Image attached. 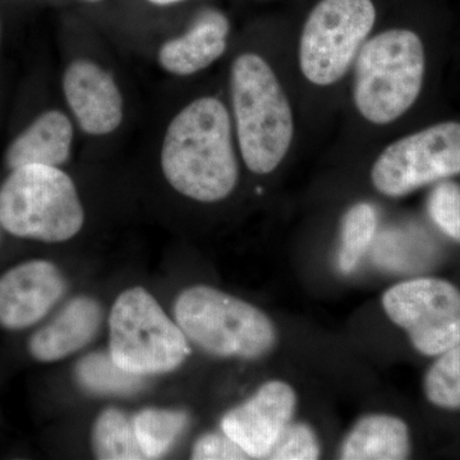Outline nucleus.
Segmentation results:
<instances>
[{"instance_id": "obj_1", "label": "nucleus", "mask_w": 460, "mask_h": 460, "mask_svg": "<svg viewBox=\"0 0 460 460\" xmlns=\"http://www.w3.org/2000/svg\"><path fill=\"white\" fill-rule=\"evenodd\" d=\"M160 162L181 195L205 204L229 198L239 169L226 105L206 96L181 109L166 129Z\"/></svg>"}, {"instance_id": "obj_2", "label": "nucleus", "mask_w": 460, "mask_h": 460, "mask_svg": "<svg viewBox=\"0 0 460 460\" xmlns=\"http://www.w3.org/2000/svg\"><path fill=\"white\" fill-rule=\"evenodd\" d=\"M230 90L243 162L255 174H269L283 162L295 133L286 93L271 66L253 53L233 63Z\"/></svg>"}, {"instance_id": "obj_3", "label": "nucleus", "mask_w": 460, "mask_h": 460, "mask_svg": "<svg viewBox=\"0 0 460 460\" xmlns=\"http://www.w3.org/2000/svg\"><path fill=\"white\" fill-rule=\"evenodd\" d=\"M174 319L190 343L219 358L253 361L268 356L278 343L277 328L268 314L214 287L181 290Z\"/></svg>"}, {"instance_id": "obj_4", "label": "nucleus", "mask_w": 460, "mask_h": 460, "mask_svg": "<svg viewBox=\"0 0 460 460\" xmlns=\"http://www.w3.org/2000/svg\"><path fill=\"white\" fill-rule=\"evenodd\" d=\"M84 224L75 181L58 166H20L0 186V226L14 237L63 243Z\"/></svg>"}, {"instance_id": "obj_5", "label": "nucleus", "mask_w": 460, "mask_h": 460, "mask_svg": "<svg viewBox=\"0 0 460 460\" xmlns=\"http://www.w3.org/2000/svg\"><path fill=\"white\" fill-rule=\"evenodd\" d=\"M425 66V48L410 30H389L365 42L357 54L353 95L362 117L387 124L407 113L422 90Z\"/></svg>"}, {"instance_id": "obj_6", "label": "nucleus", "mask_w": 460, "mask_h": 460, "mask_svg": "<svg viewBox=\"0 0 460 460\" xmlns=\"http://www.w3.org/2000/svg\"><path fill=\"white\" fill-rule=\"evenodd\" d=\"M190 353L177 321L145 288L124 290L109 316V354L122 370L146 377L180 368Z\"/></svg>"}, {"instance_id": "obj_7", "label": "nucleus", "mask_w": 460, "mask_h": 460, "mask_svg": "<svg viewBox=\"0 0 460 460\" xmlns=\"http://www.w3.org/2000/svg\"><path fill=\"white\" fill-rule=\"evenodd\" d=\"M376 21L371 0H321L305 21L299 42L302 74L317 86L338 83Z\"/></svg>"}, {"instance_id": "obj_8", "label": "nucleus", "mask_w": 460, "mask_h": 460, "mask_svg": "<svg viewBox=\"0 0 460 460\" xmlns=\"http://www.w3.org/2000/svg\"><path fill=\"white\" fill-rule=\"evenodd\" d=\"M460 174V123L443 122L387 146L372 166L375 189L402 198L435 181Z\"/></svg>"}, {"instance_id": "obj_9", "label": "nucleus", "mask_w": 460, "mask_h": 460, "mask_svg": "<svg viewBox=\"0 0 460 460\" xmlns=\"http://www.w3.org/2000/svg\"><path fill=\"white\" fill-rule=\"evenodd\" d=\"M383 308L423 356H440L460 343V289L450 281H402L384 293Z\"/></svg>"}, {"instance_id": "obj_10", "label": "nucleus", "mask_w": 460, "mask_h": 460, "mask_svg": "<svg viewBox=\"0 0 460 460\" xmlns=\"http://www.w3.org/2000/svg\"><path fill=\"white\" fill-rule=\"evenodd\" d=\"M296 401L295 389L286 381H268L246 402L226 411L220 428L250 459H268L293 422Z\"/></svg>"}, {"instance_id": "obj_11", "label": "nucleus", "mask_w": 460, "mask_h": 460, "mask_svg": "<svg viewBox=\"0 0 460 460\" xmlns=\"http://www.w3.org/2000/svg\"><path fill=\"white\" fill-rule=\"evenodd\" d=\"M66 292L56 263L30 260L0 277V326L17 332L31 328L49 314Z\"/></svg>"}, {"instance_id": "obj_12", "label": "nucleus", "mask_w": 460, "mask_h": 460, "mask_svg": "<svg viewBox=\"0 0 460 460\" xmlns=\"http://www.w3.org/2000/svg\"><path fill=\"white\" fill-rule=\"evenodd\" d=\"M63 90L78 126L89 135H109L122 123V93L114 78L96 63H71L63 77Z\"/></svg>"}, {"instance_id": "obj_13", "label": "nucleus", "mask_w": 460, "mask_h": 460, "mask_svg": "<svg viewBox=\"0 0 460 460\" xmlns=\"http://www.w3.org/2000/svg\"><path fill=\"white\" fill-rule=\"evenodd\" d=\"M102 323V308L96 299L78 296L63 305L29 341V352L42 363L62 361L80 352L98 335Z\"/></svg>"}, {"instance_id": "obj_14", "label": "nucleus", "mask_w": 460, "mask_h": 460, "mask_svg": "<svg viewBox=\"0 0 460 460\" xmlns=\"http://www.w3.org/2000/svg\"><path fill=\"white\" fill-rule=\"evenodd\" d=\"M229 22L217 11H205L189 31L162 45L159 63L169 74L190 75L213 65L226 50Z\"/></svg>"}, {"instance_id": "obj_15", "label": "nucleus", "mask_w": 460, "mask_h": 460, "mask_svg": "<svg viewBox=\"0 0 460 460\" xmlns=\"http://www.w3.org/2000/svg\"><path fill=\"white\" fill-rule=\"evenodd\" d=\"M74 126L59 111H45L14 138L5 153L11 171L25 165L58 166L71 155Z\"/></svg>"}, {"instance_id": "obj_16", "label": "nucleus", "mask_w": 460, "mask_h": 460, "mask_svg": "<svg viewBox=\"0 0 460 460\" xmlns=\"http://www.w3.org/2000/svg\"><path fill=\"white\" fill-rule=\"evenodd\" d=\"M407 423L392 414H367L354 423L341 443L345 460H402L411 454Z\"/></svg>"}, {"instance_id": "obj_17", "label": "nucleus", "mask_w": 460, "mask_h": 460, "mask_svg": "<svg viewBox=\"0 0 460 460\" xmlns=\"http://www.w3.org/2000/svg\"><path fill=\"white\" fill-rule=\"evenodd\" d=\"M91 447L102 460H140L145 458L131 417L117 408L100 411L91 432Z\"/></svg>"}, {"instance_id": "obj_18", "label": "nucleus", "mask_w": 460, "mask_h": 460, "mask_svg": "<svg viewBox=\"0 0 460 460\" xmlns=\"http://www.w3.org/2000/svg\"><path fill=\"white\" fill-rule=\"evenodd\" d=\"M133 429L146 459L164 456L189 426V414L165 408H145L132 417Z\"/></svg>"}, {"instance_id": "obj_19", "label": "nucleus", "mask_w": 460, "mask_h": 460, "mask_svg": "<svg viewBox=\"0 0 460 460\" xmlns=\"http://www.w3.org/2000/svg\"><path fill=\"white\" fill-rule=\"evenodd\" d=\"M75 378L86 392L104 396L132 395L144 384V377L122 370L109 352L84 357L75 366Z\"/></svg>"}, {"instance_id": "obj_20", "label": "nucleus", "mask_w": 460, "mask_h": 460, "mask_svg": "<svg viewBox=\"0 0 460 460\" xmlns=\"http://www.w3.org/2000/svg\"><path fill=\"white\" fill-rule=\"evenodd\" d=\"M376 228V211L370 204L361 202L345 213L338 250L339 270L349 274L357 268L374 241Z\"/></svg>"}, {"instance_id": "obj_21", "label": "nucleus", "mask_w": 460, "mask_h": 460, "mask_svg": "<svg viewBox=\"0 0 460 460\" xmlns=\"http://www.w3.org/2000/svg\"><path fill=\"white\" fill-rule=\"evenodd\" d=\"M423 381L426 398L436 407L460 410V343L438 356Z\"/></svg>"}, {"instance_id": "obj_22", "label": "nucleus", "mask_w": 460, "mask_h": 460, "mask_svg": "<svg viewBox=\"0 0 460 460\" xmlns=\"http://www.w3.org/2000/svg\"><path fill=\"white\" fill-rule=\"evenodd\" d=\"M428 210L432 222L453 241L460 243V186L444 181L429 193Z\"/></svg>"}, {"instance_id": "obj_23", "label": "nucleus", "mask_w": 460, "mask_h": 460, "mask_svg": "<svg viewBox=\"0 0 460 460\" xmlns=\"http://www.w3.org/2000/svg\"><path fill=\"white\" fill-rule=\"evenodd\" d=\"M321 445L316 432L310 425L304 422H292L268 459L274 460H314L319 459Z\"/></svg>"}, {"instance_id": "obj_24", "label": "nucleus", "mask_w": 460, "mask_h": 460, "mask_svg": "<svg viewBox=\"0 0 460 460\" xmlns=\"http://www.w3.org/2000/svg\"><path fill=\"white\" fill-rule=\"evenodd\" d=\"M190 458L195 460H239L250 459L226 432H208L198 438L192 447Z\"/></svg>"}, {"instance_id": "obj_25", "label": "nucleus", "mask_w": 460, "mask_h": 460, "mask_svg": "<svg viewBox=\"0 0 460 460\" xmlns=\"http://www.w3.org/2000/svg\"><path fill=\"white\" fill-rule=\"evenodd\" d=\"M148 2L156 5H171L175 4V3L183 2V0H148Z\"/></svg>"}, {"instance_id": "obj_26", "label": "nucleus", "mask_w": 460, "mask_h": 460, "mask_svg": "<svg viewBox=\"0 0 460 460\" xmlns=\"http://www.w3.org/2000/svg\"><path fill=\"white\" fill-rule=\"evenodd\" d=\"M87 2H99V0H87Z\"/></svg>"}, {"instance_id": "obj_27", "label": "nucleus", "mask_w": 460, "mask_h": 460, "mask_svg": "<svg viewBox=\"0 0 460 460\" xmlns=\"http://www.w3.org/2000/svg\"><path fill=\"white\" fill-rule=\"evenodd\" d=\"M0 228H2V226H0Z\"/></svg>"}]
</instances>
